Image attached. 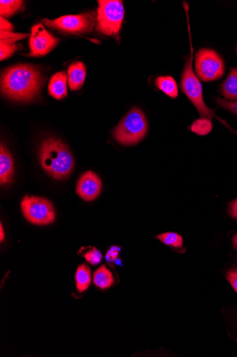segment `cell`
I'll return each mask as SVG.
<instances>
[{
	"label": "cell",
	"mask_w": 237,
	"mask_h": 357,
	"mask_svg": "<svg viewBox=\"0 0 237 357\" xmlns=\"http://www.w3.org/2000/svg\"><path fill=\"white\" fill-rule=\"evenodd\" d=\"M44 82V79L37 68L29 64H19L4 72L1 86L8 98L28 102L40 93Z\"/></svg>",
	"instance_id": "cell-1"
},
{
	"label": "cell",
	"mask_w": 237,
	"mask_h": 357,
	"mask_svg": "<svg viewBox=\"0 0 237 357\" xmlns=\"http://www.w3.org/2000/svg\"><path fill=\"white\" fill-rule=\"evenodd\" d=\"M40 158L44 171L53 178L63 180L74 170L73 155L61 141L50 138L40 147Z\"/></svg>",
	"instance_id": "cell-2"
},
{
	"label": "cell",
	"mask_w": 237,
	"mask_h": 357,
	"mask_svg": "<svg viewBox=\"0 0 237 357\" xmlns=\"http://www.w3.org/2000/svg\"><path fill=\"white\" fill-rule=\"evenodd\" d=\"M185 10L188 17V30L190 40V56L188 61L186 62L184 70L182 75L181 79V89L184 93L188 96V98L191 101L193 105L195 107L202 118H206L210 120L213 118L218 119L222 121V123L227 125V123L218 118L215 115V110L211 109L207 107L204 100H203L202 86L197 79V77L195 75L193 69V48L191 43L190 37V29L188 18V6H184Z\"/></svg>",
	"instance_id": "cell-3"
},
{
	"label": "cell",
	"mask_w": 237,
	"mask_h": 357,
	"mask_svg": "<svg viewBox=\"0 0 237 357\" xmlns=\"http://www.w3.org/2000/svg\"><path fill=\"white\" fill-rule=\"evenodd\" d=\"M148 123L143 112L138 107L132 108L113 131L115 139L124 146L140 142L147 135Z\"/></svg>",
	"instance_id": "cell-4"
},
{
	"label": "cell",
	"mask_w": 237,
	"mask_h": 357,
	"mask_svg": "<svg viewBox=\"0 0 237 357\" xmlns=\"http://www.w3.org/2000/svg\"><path fill=\"white\" fill-rule=\"evenodd\" d=\"M96 29L101 34L116 36L119 34L124 17V8L119 0H99Z\"/></svg>",
	"instance_id": "cell-5"
},
{
	"label": "cell",
	"mask_w": 237,
	"mask_h": 357,
	"mask_svg": "<svg viewBox=\"0 0 237 357\" xmlns=\"http://www.w3.org/2000/svg\"><path fill=\"white\" fill-rule=\"evenodd\" d=\"M195 71L197 77L203 82L218 80L224 74V63L215 50L202 49L196 54Z\"/></svg>",
	"instance_id": "cell-6"
},
{
	"label": "cell",
	"mask_w": 237,
	"mask_h": 357,
	"mask_svg": "<svg viewBox=\"0 0 237 357\" xmlns=\"http://www.w3.org/2000/svg\"><path fill=\"white\" fill-rule=\"evenodd\" d=\"M21 208L25 218L37 225H47L55 220L56 213L52 203L37 197H25Z\"/></svg>",
	"instance_id": "cell-7"
},
{
	"label": "cell",
	"mask_w": 237,
	"mask_h": 357,
	"mask_svg": "<svg viewBox=\"0 0 237 357\" xmlns=\"http://www.w3.org/2000/svg\"><path fill=\"white\" fill-rule=\"evenodd\" d=\"M43 22L49 27L71 33H87L91 32L95 24L94 13L79 15H66L50 20H43Z\"/></svg>",
	"instance_id": "cell-8"
},
{
	"label": "cell",
	"mask_w": 237,
	"mask_h": 357,
	"mask_svg": "<svg viewBox=\"0 0 237 357\" xmlns=\"http://www.w3.org/2000/svg\"><path fill=\"white\" fill-rule=\"evenodd\" d=\"M58 44V40L51 36L42 24L31 29L29 45L30 56H41L49 53Z\"/></svg>",
	"instance_id": "cell-9"
},
{
	"label": "cell",
	"mask_w": 237,
	"mask_h": 357,
	"mask_svg": "<svg viewBox=\"0 0 237 357\" xmlns=\"http://www.w3.org/2000/svg\"><path fill=\"white\" fill-rule=\"evenodd\" d=\"M101 182L99 176L92 172L83 174L79 178L76 192L84 201L90 202L95 200L101 192Z\"/></svg>",
	"instance_id": "cell-10"
},
{
	"label": "cell",
	"mask_w": 237,
	"mask_h": 357,
	"mask_svg": "<svg viewBox=\"0 0 237 357\" xmlns=\"http://www.w3.org/2000/svg\"><path fill=\"white\" fill-rule=\"evenodd\" d=\"M14 175V161L8 149L0 146V183L6 185L12 182Z\"/></svg>",
	"instance_id": "cell-11"
},
{
	"label": "cell",
	"mask_w": 237,
	"mask_h": 357,
	"mask_svg": "<svg viewBox=\"0 0 237 357\" xmlns=\"http://www.w3.org/2000/svg\"><path fill=\"white\" fill-rule=\"evenodd\" d=\"M67 77H69V84L72 90L81 89L86 77L85 64L81 61L73 63L67 71Z\"/></svg>",
	"instance_id": "cell-12"
},
{
	"label": "cell",
	"mask_w": 237,
	"mask_h": 357,
	"mask_svg": "<svg viewBox=\"0 0 237 357\" xmlns=\"http://www.w3.org/2000/svg\"><path fill=\"white\" fill-rule=\"evenodd\" d=\"M49 92L56 100L65 98L67 94L65 73L60 72L52 77L49 85Z\"/></svg>",
	"instance_id": "cell-13"
},
{
	"label": "cell",
	"mask_w": 237,
	"mask_h": 357,
	"mask_svg": "<svg viewBox=\"0 0 237 357\" xmlns=\"http://www.w3.org/2000/svg\"><path fill=\"white\" fill-rule=\"evenodd\" d=\"M221 93L225 100L237 102V68L231 70L221 86Z\"/></svg>",
	"instance_id": "cell-14"
},
{
	"label": "cell",
	"mask_w": 237,
	"mask_h": 357,
	"mask_svg": "<svg viewBox=\"0 0 237 357\" xmlns=\"http://www.w3.org/2000/svg\"><path fill=\"white\" fill-rule=\"evenodd\" d=\"M115 278L106 266H101L93 274V283L101 289H106L113 286Z\"/></svg>",
	"instance_id": "cell-15"
},
{
	"label": "cell",
	"mask_w": 237,
	"mask_h": 357,
	"mask_svg": "<svg viewBox=\"0 0 237 357\" xmlns=\"http://www.w3.org/2000/svg\"><path fill=\"white\" fill-rule=\"evenodd\" d=\"M160 90L172 99H176L179 95V89L177 82L172 77H159L156 81Z\"/></svg>",
	"instance_id": "cell-16"
},
{
	"label": "cell",
	"mask_w": 237,
	"mask_h": 357,
	"mask_svg": "<svg viewBox=\"0 0 237 357\" xmlns=\"http://www.w3.org/2000/svg\"><path fill=\"white\" fill-rule=\"evenodd\" d=\"M92 275L90 268L86 264L80 266L76 273L77 289L80 293L88 289L91 284Z\"/></svg>",
	"instance_id": "cell-17"
},
{
	"label": "cell",
	"mask_w": 237,
	"mask_h": 357,
	"mask_svg": "<svg viewBox=\"0 0 237 357\" xmlns=\"http://www.w3.org/2000/svg\"><path fill=\"white\" fill-rule=\"evenodd\" d=\"M213 129V124L210 119L201 118L193 122L191 126V131L199 136L209 135Z\"/></svg>",
	"instance_id": "cell-18"
},
{
	"label": "cell",
	"mask_w": 237,
	"mask_h": 357,
	"mask_svg": "<svg viewBox=\"0 0 237 357\" xmlns=\"http://www.w3.org/2000/svg\"><path fill=\"white\" fill-rule=\"evenodd\" d=\"M22 5L23 2L19 1V0H11V1L2 0V1H0V14L2 17L13 15L22 9Z\"/></svg>",
	"instance_id": "cell-19"
},
{
	"label": "cell",
	"mask_w": 237,
	"mask_h": 357,
	"mask_svg": "<svg viewBox=\"0 0 237 357\" xmlns=\"http://www.w3.org/2000/svg\"><path fill=\"white\" fill-rule=\"evenodd\" d=\"M157 239L166 245L176 248L183 246V241L181 236L176 233H165L157 236Z\"/></svg>",
	"instance_id": "cell-20"
},
{
	"label": "cell",
	"mask_w": 237,
	"mask_h": 357,
	"mask_svg": "<svg viewBox=\"0 0 237 357\" xmlns=\"http://www.w3.org/2000/svg\"><path fill=\"white\" fill-rule=\"evenodd\" d=\"M28 36V34L13 33L12 31H0V43L14 45L15 43Z\"/></svg>",
	"instance_id": "cell-21"
},
{
	"label": "cell",
	"mask_w": 237,
	"mask_h": 357,
	"mask_svg": "<svg viewBox=\"0 0 237 357\" xmlns=\"http://www.w3.org/2000/svg\"><path fill=\"white\" fill-rule=\"evenodd\" d=\"M16 45H10L0 43V59L3 61L12 56L17 50Z\"/></svg>",
	"instance_id": "cell-22"
},
{
	"label": "cell",
	"mask_w": 237,
	"mask_h": 357,
	"mask_svg": "<svg viewBox=\"0 0 237 357\" xmlns=\"http://www.w3.org/2000/svg\"><path fill=\"white\" fill-rule=\"evenodd\" d=\"M85 258L90 264L96 266L101 261L103 255L96 248H93L85 255Z\"/></svg>",
	"instance_id": "cell-23"
},
{
	"label": "cell",
	"mask_w": 237,
	"mask_h": 357,
	"mask_svg": "<svg viewBox=\"0 0 237 357\" xmlns=\"http://www.w3.org/2000/svg\"><path fill=\"white\" fill-rule=\"evenodd\" d=\"M217 103L220 107L237 115V102L229 101L223 99H218Z\"/></svg>",
	"instance_id": "cell-24"
},
{
	"label": "cell",
	"mask_w": 237,
	"mask_h": 357,
	"mask_svg": "<svg viewBox=\"0 0 237 357\" xmlns=\"http://www.w3.org/2000/svg\"><path fill=\"white\" fill-rule=\"evenodd\" d=\"M227 279L237 293V268L230 270L227 274Z\"/></svg>",
	"instance_id": "cell-25"
},
{
	"label": "cell",
	"mask_w": 237,
	"mask_h": 357,
	"mask_svg": "<svg viewBox=\"0 0 237 357\" xmlns=\"http://www.w3.org/2000/svg\"><path fill=\"white\" fill-rule=\"evenodd\" d=\"M119 256V248L117 247H112L106 255V259L108 262H114Z\"/></svg>",
	"instance_id": "cell-26"
},
{
	"label": "cell",
	"mask_w": 237,
	"mask_h": 357,
	"mask_svg": "<svg viewBox=\"0 0 237 357\" xmlns=\"http://www.w3.org/2000/svg\"><path fill=\"white\" fill-rule=\"evenodd\" d=\"M0 30L12 31L13 30V26L10 22L1 17V18H0Z\"/></svg>",
	"instance_id": "cell-27"
},
{
	"label": "cell",
	"mask_w": 237,
	"mask_h": 357,
	"mask_svg": "<svg viewBox=\"0 0 237 357\" xmlns=\"http://www.w3.org/2000/svg\"><path fill=\"white\" fill-rule=\"evenodd\" d=\"M229 213L232 218L237 219V199L230 203Z\"/></svg>",
	"instance_id": "cell-28"
},
{
	"label": "cell",
	"mask_w": 237,
	"mask_h": 357,
	"mask_svg": "<svg viewBox=\"0 0 237 357\" xmlns=\"http://www.w3.org/2000/svg\"><path fill=\"white\" fill-rule=\"evenodd\" d=\"M0 233H1V236H0V241H1V242H3L4 240H5V234H4V230H3V225L1 223V225H0Z\"/></svg>",
	"instance_id": "cell-29"
},
{
	"label": "cell",
	"mask_w": 237,
	"mask_h": 357,
	"mask_svg": "<svg viewBox=\"0 0 237 357\" xmlns=\"http://www.w3.org/2000/svg\"><path fill=\"white\" fill-rule=\"evenodd\" d=\"M233 247L237 250V234H236L233 238Z\"/></svg>",
	"instance_id": "cell-30"
},
{
	"label": "cell",
	"mask_w": 237,
	"mask_h": 357,
	"mask_svg": "<svg viewBox=\"0 0 237 357\" xmlns=\"http://www.w3.org/2000/svg\"><path fill=\"white\" fill-rule=\"evenodd\" d=\"M236 52H237V49H236Z\"/></svg>",
	"instance_id": "cell-31"
}]
</instances>
